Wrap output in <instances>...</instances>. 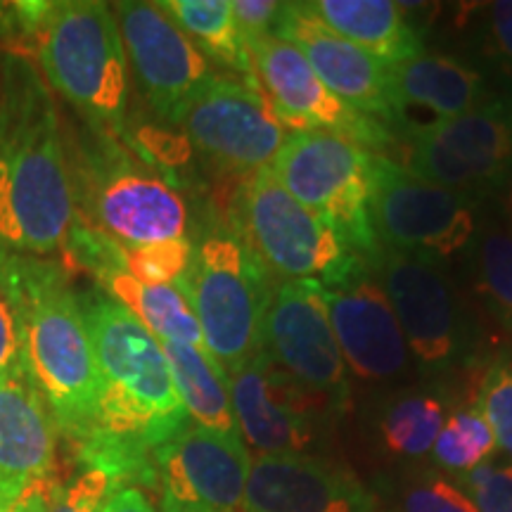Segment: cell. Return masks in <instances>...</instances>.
<instances>
[{"label":"cell","instance_id":"obj_1","mask_svg":"<svg viewBox=\"0 0 512 512\" xmlns=\"http://www.w3.org/2000/svg\"><path fill=\"white\" fill-rule=\"evenodd\" d=\"M76 221L64 126L31 57H0V245L19 256L62 249Z\"/></svg>","mask_w":512,"mask_h":512},{"label":"cell","instance_id":"obj_2","mask_svg":"<svg viewBox=\"0 0 512 512\" xmlns=\"http://www.w3.org/2000/svg\"><path fill=\"white\" fill-rule=\"evenodd\" d=\"M79 302L102 384L98 427L79 446L100 441L155 458L159 446L190 425L162 342L105 292L79 294Z\"/></svg>","mask_w":512,"mask_h":512},{"label":"cell","instance_id":"obj_3","mask_svg":"<svg viewBox=\"0 0 512 512\" xmlns=\"http://www.w3.org/2000/svg\"><path fill=\"white\" fill-rule=\"evenodd\" d=\"M19 294L27 377L55 430L79 446L98 427L102 392L79 292L62 264L19 256Z\"/></svg>","mask_w":512,"mask_h":512},{"label":"cell","instance_id":"obj_4","mask_svg":"<svg viewBox=\"0 0 512 512\" xmlns=\"http://www.w3.org/2000/svg\"><path fill=\"white\" fill-rule=\"evenodd\" d=\"M126 145L100 128L64 126L76 216L121 245L188 238L185 197Z\"/></svg>","mask_w":512,"mask_h":512},{"label":"cell","instance_id":"obj_5","mask_svg":"<svg viewBox=\"0 0 512 512\" xmlns=\"http://www.w3.org/2000/svg\"><path fill=\"white\" fill-rule=\"evenodd\" d=\"M38 72L83 124L128 140V60L114 10L98 0L53 3L36 41Z\"/></svg>","mask_w":512,"mask_h":512},{"label":"cell","instance_id":"obj_6","mask_svg":"<svg viewBox=\"0 0 512 512\" xmlns=\"http://www.w3.org/2000/svg\"><path fill=\"white\" fill-rule=\"evenodd\" d=\"M176 287L195 311L204 347L226 375L264 351L271 273L235 226L211 223L192 240L190 266Z\"/></svg>","mask_w":512,"mask_h":512},{"label":"cell","instance_id":"obj_7","mask_svg":"<svg viewBox=\"0 0 512 512\" xmlns=\"http://www.w3.org/2000/svg\"><path fill=\"white\" fill-rule=\"evenodd\" d=\"M233 226L266 271L283 280L342 287L366 275L361 256L294 200L268 166L256 169L242 185Z\"/></svg>","mask_w":512,"mask_h":512},{"label":"cell","instance_id":"obj_8","mask_svg":"<svg viewBox=\"0 0 512 512\" xmlns=\"http://www.w3.org/2000/svg\"><path fill=\"white\" fill-rule=\"evenodd\" d=\"M375 152L335 133L292 131L268 169L358 256L375 261L380 240L370 216Z\"/></svg>","mask_w":512,"mask_h":512},{"label":"cell","instance_id":"obj_9","mask_svg":"<svg viewBox=\"0 0 512 512\" xmlns=\"http://www.w3.org/2000/svg\"><path fill=\"white\" fill-rule=\"evenodd\" d=\"M370 216L382 247L437 266L472 245L477 216L472 197L413 176L375 152Z\"/></svg>","mask_w":512,"mask_h":512},{"label":"cell","instance_id":"obj_10","mask_svg":"<svg viewBox=\"0 0 512 512\" xmlns=\"http://www.w3.org/2000/svg\"><path fill=\"white\" fill-rule=\"evenodd\" d=\"M413 176L465 192H498L512 174V98L486 100L463 117L408 133Z\"/></svg>","mask_w":512,"mask_h":512},{"label":"cell","instance_id":"obj_11","mask_svg":"<svg viewBox=\"0 0 512 512\" xmlns=\"http://www.w3.org/2000/svg\"><path fill=\"white\" fill-rule=\"evenodd\" d=\"M249 55L247 79H254L275 117L292 131H325L354 143L380 150L392 145L387 126L354 110L318 79L302 50L275 36H261L245 43Z\"/></svg>","mask_w":512,"mask_h":512},{"label":"cell","instance_id":"obj_12","mask_svg":"<svg viewBox=\"0 0 512 512\" xmlns=\"http://www.w3.org/2000/svg\"><path fill=\"white\" fill-rule=\"evenodd\" d=\"M264 351L285 373L330 406H349V375L332 332L325 285L283 280L264 318Z\"/></svg>","mask_w":512,"mask_h":512},{"label":"cell","instance_id":"obj_13","mask_svg":"<svg viewBox=\"0 0 512 512\" xmlns=\"http://www.w3.org/2000/svg\"><path fill=\"white\" fill-rule=\"evenodd\" d=\"M373 264L420 373H446L470 349V332L439 266L382 247Z\"/></svg>","mask_w":512,"mask_h":512},{"label":"cell","instance_id":"obj_14","mask_svg":"<svg viewBox=\"0 0 512 512\" xmlns=\"http://www.w3.org/2000/svg\"><path fill=\"white\" fill-rule=\"evenodd\" d=\"M128 72L157 117L178 124L190 102L200 95L216 72L181 29L157 8V3L124 0L114 5Z\"/></svg>","mask_w":512,"mask_h":512},{"label":"cell","instance_id":"obj_15","mask_svg":"<svg viewBox=\"0 0 512 512\" xmlns=\"http://www.w3.org/2000/svg\"><path fill=\"white\" fill-rule=\"evenodd\" d=\"M202 155L223 169L249 174L273 162L287 140V128L254 79L219 76L190 102L178 119Z\"/></svg>","mask_w":512,"mask_h":512},{"label":"cell","instance_id":"obj_16","mask_svg":"<svg viewBox=\"0 0 512 512\" xmlns=\"http://www.w3.org/2000/svg\"><path fill=\"white\" fill-rule=\"evenodd\" d=\"M228 389L240 437L259 456H304L316 437V396L266 351L233 370Z\"/></svg>","mask_w":512,"mask_h":512},{"label":"cell","instance_id":"obj_17","mask_svg":"<svg viewBox=\"0 0 512 512\" xmlns=\"http://www.w3.org/2000/svg\"><path fill=\"white\" fill-rule=\"evenodd\" d=\"M164 496L195 512H240L249 477V453L240 434L190 425L155 451Z\"/></svg>","mask_w":512,"mask_h":512},{"label":"cell","instance_id":"obj_18","mask_svg":"<svg viewBox=\"0 0 512 512\" xmlns=\"http://www.w3.org/2000/svg\"><path fill=\"white\" fill-rule=\"evenodd\" d=\"M273 36L302 50L311 69L339 100L384 126L396 124L389 67L344 41L313 15L309 3H283Z\"/></svg>","mask_w":512,"mask_h":512},{"label":"cell","instance_id":"obj_19","mask_svg":"<svg viewBox=\"0 0 512 512\" xmlns=\"http://www.w3.org/2000/svg\"><path fill=\"white\" fill-rule=\"evenodd\" d=\"M330 323L344 363L366 380L406 373L408 351L396 313L380 280L361 275L342 287H325Z\"/></svg>","mask_w":512,"mask_h":512},{"label":"cell","instance_id":"obj_20","mask_svg":"<svg viewBox=\"0 0 512 512\" xmlns=\"http://www.w3.org/2000/svg\"><path fill=\"white\" fill-rule=\"evenodd\" d=\"M245 512H366L368 496L347 470L311 456H259L249 467Z\"/></svg>","mask_w":512,"mask_h":512},{"label":"cell","instance_id":"obj_21","mask_svg":"<svg viewBox=\"0 0 512 512\" xmlns=\"http://www.w3.org/2000/svg\"><path fill=\"white\" fill-rule=\"evenodd\" d=\"M55 425L29 377L0 382V494L53 479Z\"/></svg>","mask_w":512,"mask_h":512},{"label":"cell","instance_id":"obj_22","mask_svg":"<svg viewBox=\"0 0 512 512\" xmlns=\"http://www.w3.org/2000/svg\"><path fill=\"white\" fill-rule=\"evenodd\" d=\"M396 124L411 128L415 114L427 112V126L463 117L486 100L484 76L448 55L420 53L389 67ZM425 126V128H427Z\"/></svg>","mask_w":512,"mask_h":512},{"label":"cell","instance_id":"obj_23","mask_svg":"<svg viewBox=\"0 0 512 512\" xmlns=\"http://www.w3.org/2000/svg\"><path fill=\"white\" fill-rule=\"evenodd\" d=\"M313 15L344 41L354 43L387 67L422 53V43L392 0H316Z\"/></svg>","mask_w":512,"mask_h":512},{"label":"cell","instance_id":"obj_24","mask_svg":"<svg viewBox=\"0 0 512 512\" xmlns=\"http://www.w3.org/2000/svg\"><path fill=\"white\" fill-rule=\"evenodd\" d=\"M174 387L192 425L219 434H240L230 403L228 375L209 351L162 342Z\"/></svg>","mask_w":512,"mask_h":512},{"label":"cell","instance_id":"obj_25","mask_svg":"<svg viewBox=\"0 0 512 512\" xmlns=\"http://www.w3.org/2000/svg\"><path fill=\"white\" fill-rule=\"evenodd\" d=\"M164 12L207 57L249 76V55L235 24L233 0H162Z\"/></svg>","mask_w":512,"mask_h":512},{"label":"cell","instance_id":"obj_26","mask_svg":"<svg viewBox=\"0 0 512 512\" xmlns=\"http://www.w3.org/2000/svg\"><path fill=\"white\" fill-rule=\"evenodd\" d=\"M472 242L479 297L498 323L512 332V230L498 223L484 228Z\"/></svg>","mask_w":512,"mask_h":512},{"label":"cell","instance_id":"obj_27","mask_svg":"<svg viewBox=\"0 0 512 512\" xmlns=\"http://www.w3.org/2000/svg\"><path fill=\"white\" fill-rule=\"evenodd\" d=\"M441 427L444 406L432 396H406L389 408L382 422L384 444L401 456H425L432 451Z\"/></svg>","mask_w":512,"mask_h":512},{"label":"cell","instance_id":"obj_28","mask_svg":"<svg viewBox=\"0 0 512 512\" xmlns=\"http://www.w3.org/2000/svg\"><path fill=\"white\" fill-rule=\"evenodd\" d=\"M496 451V439L489 422L477 408L456 411L444 422L432 453L441 467L453 472H470Z\"/></svg>","mask_w":512,"mask_h":512},{"label":"cell","instance_id":"obj_29","mask_svg":"<svg viewBox=\"0 0 512 512\" xmlns=\"http://www.w3.org/2000/svg\"><path fill=\"white\" fill-rule=\"evenodd\" d=\"M27 377L19 254L0 245V382Z\"/></svg>","mask_w":512,"mask_h":512},{"label":"cell","instance_id":"obj_30","mask_svg":"<svg viewBox=\"0 0 512 512\" xmlns=\"http://www.w3.org/2000/svg\"><path fill=\"white\" fill-rule=\"evenodd\" d=\"M192 238L121 245V268L145 285H176L188 271Z\"/></svg>","mask_w":512,"mask_h":512},{"label":"cell","instance_id":"obj_31","mask_svg":"<svg viewBox=\"0 0 512 512\" xmlns=\"http://www.w3.org/2000/svg\"><path fill=\"white\" fill-rule=\"evenodd\" d=\"M475 408L489 422L496 446L512 458V354L498 356L484 370Z\"/></svg>","mask_w":512,"mask_h":512},{"label":"cell","instance_id":"obj_32","mask_svg":"<svg viewBox=\"0 0 512 512\" xmlns=\"http://www.w3.org/2000/svg\"><path fill=\"white\" fill-rule=\"evenodd\" d=\"M460 489L477 512H512V465H477L460 475Z\"/></svg>","mask_w":512,"mask_h":512},{"label":"cell","instance_id":"obj_33","mask_svg":"<svg viewBox=\"0 0 512 512\" xmlns=\"http://www.w3.org/2000/svg\"><path fill=\"white\" fill-rule=\"evenodd\" d=\"M401 512H477V508L460 486L432 475L403 491Z\"/></svg>","mask_w":512,"mask_h":512},{"label":"cell","instance_id":"obj_34","mask_svg":"<svg viewBox=\"0 0 512 512\" xmlns=\"http://www.w3.org/2000/svg\"><path fill=\"white\" fill-rule=\"evenodd\" d=\"M112 479L100 470H81L69 484H55L50 512H100Z\"/></svg>","mask_w":512,"mask_h":512},{"label":"cell","instance_id":"obj_35","mask_svg":"<svg viewBox=\"0 0 512 512\" xmlns=\"http://www.w3.org/2000/svg\"><path fill=\"white\" fill-rule=\"evenodd\" d=\"M53 3L46 0H19L0 3V38L12 43H34L41 36Z\"/></svg>","mask_w":512,"mask_h":512},{"label":"cell","instance_id":"obj_36","mask_svg":"<svg viewBox=\"0 0 512 512\" xmlns=\"http://www.w3.org/2000/svg\"><path fill=\"white\" fill-rule=\"evenodd\" d=\"M280 5L275 0H233V15L238 24L242 46L261 36H273Z\"/></svg>","mask_w":512,"mask_h":512},{"label":"cell","instance_id":"obj_37","mask_svg":"<svg viewBox=\"0 0 512 512\" xmlns=\"http://www.w3.org/2000/svg\"><path fill=\"white\" fill-rule=\"evenodd\" d=\"M486 31H489L491 53L505 74L512 76V0H498L486 10Z\"/></svg>","mask_w":512,"mask_h":512},{"label":"cell","instance_id":"obj_38","mask_svg":"<svg viewBox=\"0 0 512 512\" xmlns=\"http://www.w3.org/2000/svg\"><path fill=\"white\" fill-rule=\"evenodd\" d=\"M53 491V479H41L19 491L17 496L0 494V512H50Z\"/></svg>","mask_w":512,"mask_h":512},{"label":"cell","instance_id":"obj_39","mask_svg":"<svg viewBox=\"0 0 512 512\" xmlns=\"http://www.w3.org/2000/svg\"><path fill=\"white\" fill-rule=\"evenodd\" d=\"M100 512H155V508L138 486H112Z\"/></svg>","mask_w":512,"mask_h":512},{"label":"cell","instance_id":"obj_40","mask_svg":"<svg viewBox=\"0 0 512 512\" xmlns=\"http://www.w3.org/2000/svg\"><path fill=\"white\" fill-rule=\"evenodd\" d=\"M501 207H503V216H505V226L512 230V174L508 181L501 185Z\"/></svg>","mask_w":512,"mask_h":512},{"label":"cell","instance_id":"obj_41","mask_svg":"<svg viewBox=\"0 0 512 512\" xmlns=\"http://www.w3.org/2000/svg\"><path fill=\"white\" fill-rule=\"evenodd\" d=\"M162 512H195V510L183 508V505H178L174 498H169V496L162 494Z\"/></svg>","mask_w":512,"mask_h":512}]
</instances>
